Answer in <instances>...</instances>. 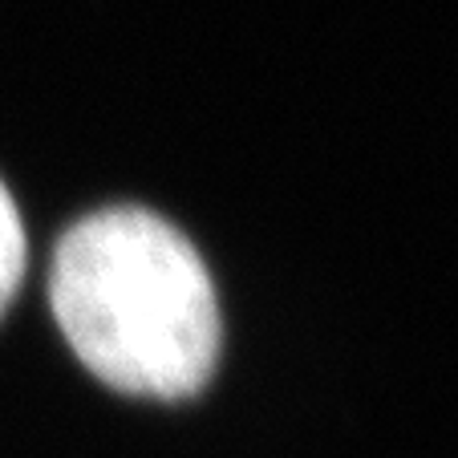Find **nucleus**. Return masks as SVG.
Returning <instances> with one entry per match:
<instances>
[{
    "label": "nucleus",
    "instance_id": "f257e3e1",
    "mask_svg": "<svg viewBox=\"0 0 458 458\" xmlns=\"http://www.w3.org/2000/svg\"><path fill=\"white\" fill-rule=\"evenodd\" d=\"M49 309L73 357L126 398H195L219 365L224 317L208 259L139 203L89 211L61 235Z\"/></svg>",
    "mask_w": 458,
    "mask_h": 458
},
{
    "label": "nucleus",
    "instance_id": "f03ea898",
    "mask_svg": "<svg viewBox=\"0 0 458 458\" xmlns=\"http://www.w3.org/2000/svg\"><path fill=\"white\" fill-rule=\"evenodd\" d=\"M25 264H29V240H25V224L13 191L0 179V317L13 304L21 280H25Z\"/></svg>",
    "mask_w": 458,
    "mask_h": 458
}]
</instances>
